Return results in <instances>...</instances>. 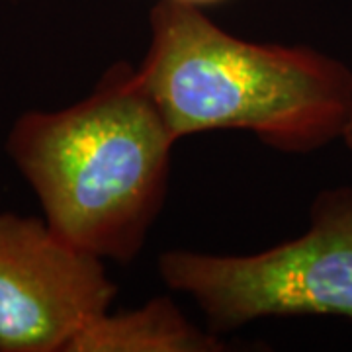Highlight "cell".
Wrapping results in <instances>:
<instances>
[{"label":"cell","mask_w":352,"mask_h":352,"mask_svg":"<svg viewBox=\"0 0 352 352\" xmlns=\"http://www.w3.org/2000/svg\"><path fill=\"white\" fill-rule=\"evenodd\" d=\"M176 141L138 71L118 63L73 106L22 113L6 149L55 235L129 263L163 208Z\"/></svg>","instance_id":"1"},{"label":"cell","mask_w":352,"mask_h":352,"mask_svg":"<svg viewBox=\"0 0 352 352\" xmlns=\"http://www.w3.org/2000/svg\"><path fill=\"white\" fill-rule=\"evenodd\" d=\"M138 78L176 139L243 129L284 153L342 139L352 120V71L305 45L227 34L198 6L161 0Z\"/></svg>","instance_id":"2"},{"label":"cell","mask_w":352,"mask_h":352,"mask_svg":"<svg viewBox=\"0 0 352 352\" xmlns=\"http://www.w3.org/2000/svg\"><path fill=\"white\" fill-rule=\"evenodd\" d=\"M159 270L196 300L214 329L272 315L352 319V186L323 190L298 239L249 256L168 251Z\"/></svg>","instance_id":"3"},{"label":"cell","mask_w":352,"mask_h":352,"mask_svg":"<svg viewBox=\"0 0 352 352\" xmlns=\"http://www.w3.org/2000/svg\"><path fill=\"white\" fill-rule=\"evenodd\" d=\"M113 296L100 256L69 245L45 219L0 214V352H69Z\"/></svg>","instance_id":"4"},{"label":"cell","mask_w":352,"mask_h":352,"mask_svg":"<svg viewBox=\"0 0 352 352\" xmlns=\"http://www.w3.org/2000/svg\"><path fill=\"white\" fill-rule=\"evenodd\" d=\"M214 335L190 323L166 298L135 311L96 317L76 337L69 352H210L221 351Z\"/></svg>","instance_id":"5"},{"label":"cell","mask_w":352,"mask_h":352,"mask_svg":"<svg viewBox=\"0 0 352 352\" xmlns=\"http://www.w3.org/2000/svg\"><path fill=\"white\" fill-rule=\"evenodd\" d=\"M182 4H190V6H206V4H215V2H223V0H176Z\"/></svg>","instance_id":"6"},{"label":"cell","mask_w":352,"mask_h":352,"mask_svg":"<svg viewBox=\"0 0 352 352\" xmlns=\"http://www.w3.org/2000/svg\"><path fill=\"white\" fill-rule=\"evenodd\" d=\"M342 141H344V145L352 151V120L351 124H349V127L344 129V133H342Z\"/></svg>","instance_id":"7"}]
</instances>
